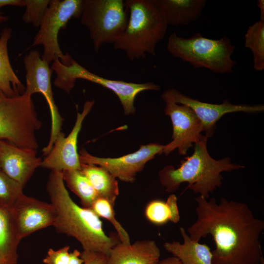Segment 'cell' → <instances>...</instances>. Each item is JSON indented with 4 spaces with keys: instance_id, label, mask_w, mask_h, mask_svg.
I'll return each mask as SVG.
<instances>
[{
    "instance_id": "7402d4cb",
    "label": "cell",
    "mask_w": 264,
    "mask_h": 264,
    "mask_svg": "<svg viewBox=\"0 0 264 264\" xmlns=\"http://www.w3.org/2000/svg\"><path fill=\"white\" fill-rule=\"evenodd\" d=\"M81 172L87 177L99 198L114 206L119 195L118 181L104 168L95 165L81 163Z\"/></svg>"
},
{
    "instance_id": "52a82bcc",
    "label": "cell",
    "mask_w": 264,
    "mask_h": 264,
    "mask_svg": "<svg viewBox=\"0 0 264 264\" xmlns=\"http://www.w3.org/2000/svg\"><path fill=\"white\" fill-rule=\"evenodd\" d=\"M51 68L56 74L54 85L66 92L73 88L77 79L88 80L111 90L118 97L127 115L135 112L134 101L138 94L145 90L160 89L158 85L152 82L139 84L104 78L90 72L72 58L67 64H63L56 59Z\"/></svg>"
},
{
    "instance_id": "2e32d148",
    "label": "cell",
    "mask_w": 264,
    "mask_h": 264,
    "mask_svg": "<svg viewBox=\"0 0 264 264\" xmlns=\"http://www.w3.org/2000/svg\"><path fill=\"white\" fill-rule=\"evenodd\" d=\"M37 153L0 140V171L24 187L42 162Z\"/></svg>"
},
{
    "instance_id": "277c9868",
    "label": "cell",
    "mask_w": 264,
    "mask_h": 264,
    "mask_svg": "<svg viewBox=\"0 0 264 264\" xmlns=\"http://www.w3.org/2000/svg\"><path fill=\"white\" fill-rule=\"evenodd\" d=\"M129 11L127 26L113 44L131 61L155 56L156 45L165 37L168 25L154 0H125Z\"/></svg>"
},
{
    "instance_id": "83f0119b",
    "label": "cell",
    "mask_w": 264,
    "mask_h": 264,
    "mask_svg": "<svg viewBox=\"0 0 264 264\" xmlns=\"http://www.w3.org/2000/svg\"><path fill=\"white\" fill-rule=\"evenodd\" d=\"M24 1L26 9L22 16L23 21L35 27H40L50 0H24Z\"/></svg>"
},
{
    "instance_id": "30bf717a",
    "label": "cell",
    "mask_w": 264,
    "mask_h": 264,
    "mask_svg": "<svg viewBox=\"0 0 264 264\" xmlns=\"http://www.w3.org/2000/svg\"><path fill=\"white\" fill-rule=\"evenodd\" d=\"M26 70V86L24 93L31 97L33 94L40 93L44 97L51 114V128L49 142L43 148L44 155L46 156L51 150L55 140L61 132L63 119L59 113L51 88V76L52 70L49 64L42 60L39 51H30L23 58Z\"/></svg>"
},
{
    "instance_id": "f1b7e54d",
    "label": "cell",
    "mask_w": 264,
    "mask_h": 264,
    "mask_svg": "<svg viewBox=\"0 0 264 264\" xmlns=\"http://www.w3.org/2000/svg\"><path fill=\"white\" fill-rule=\"evenodd\" d=\"M70 247L66 246L57 250L50 248L43 262L45 264H68Z\"/></svg>"
},
{
    "instance_id": "7c38bea8",
    "label": "cell",
    "mask_w": 264,
    "mask_h": 264,
    "mask_svg": "<svg viewBox=\"0 0 264 264\" xmlns=\"http://www.w3.org/2000/svg\"><path fill=\"white\" fill-rule=\"evenodd\" d=\"M164 146L156 143L141 145L137 151L117 158L96 157L84 149L79 154L81 163L100 166L115 178L132 183L137 173L141 172L146 163L157 154H161Z\"/></svg>"
},
{
    "instance_id": "d4e9b609",
    "label": "cell",
    "mask_w": 264,
    "mask_h": 264,
    "mask_svg": "<svg viewBox=\"0 0 264 264\" xmlns=\"http://www.w3.org/2000/svg\"><path fill=\"white\" fill-rule=\"evenodd\" d=\"M244 46L251 51L253 68L257 71L264 69V21H259L250 25L244 35Z\"/></svg>"
},
{
    "instance_id": "4316f807",
    "label": "cell",
    "mask_w": 264,
    "mask_h": 264,
    "mask_svg": "<svg viewBox=\"0 0 264 264\" xmlns=\"http://www.w3.org/2000/svg\"><path fill=\"white\" fill-rule=\"evenodd\" d=\"M113 206L107 200L99 198L93 202L91 209L99 217L105 218L110 222L116 230L121 242L130 244L129 234L115 218Z\"/></svg>"
},
{
    "instance_id": "e575fe53",
    "label": "cell",
    "mask_w": 264,
    "mask_h": 264,
    "mask_svg": "<svg viewBox=\"0 0 264 264\" xmlns=\"http://www.w3.org/2000/svg\"><path fill=\"white\" fill-rule=\"evenodd\" d=\"M7 20L8 17L7 16H4L2 13L0 12V23L5 22Z\"/></svg>"
},
{
    "instance_id": "484cf974",
    "label": "cell",
    "mask_w": 264,
    "mask_h": 264,
    "mask_svg": "<svg viewBox=\"0 0 264 264\" xmlns=\"http://www.w3.org/2000/svg\"><path fill=\"white\" fill-rule=\"evenodd\" d=\"M23 187L0 171V207L12 212L23 194Z\"/></svg>"
},
{
    "instance_id": "8992f818",
    "label": "cell",
    "mask_w": 264,
    "mask_h": 264,
    "mask_svg": "<svg viewBox=\"0 0 264 264\" xmlns=\"http://www.w3.org/2000/svg\"><path fill=\"white\" fill-rule=\"evenodd\" d=\"M31 97H8L0 90V140L37 150L36 132L42 127Z\"/></svg>"
},
{
    "instance_id": "cb8c5ba5",
    "label": "cell",
    "mask_w": 264,
    "mask_h": 264,
    "mask_svg": "<svg viewBox=\"0 0 264 264\" xmlns=\"http://www.w3.org/2000/svg\"><path fill=\"white\" fill-rule=\"evenodd\" d=\"M64 182L80 199L83 207L91 208L99 197L87 177L80 170L62 172Z\"/></svg>"
},
{
    "instance_id": "d6a6232c",
    "label": "cell",
    "mask_w": 264,
    "mask_h": 264,
    "mask_svg": "<svg viewBox=\"0 0 264 264\" xmlns=\"http://www.w3.org/2000/svg\"><path fill=\"white\" fill-rule=\"evenodd\" d=\"M159 264H182L180 260L174 256L168 257L160 261Z\"/></svg>"
},
{
    "instance_id": "ba28073f",
    "label": "cell",
    "mask_w": 264,
    "mask_h": 264,
    "mask_svg": "<svg viewBox=\"0 0 264 264\" xmlns=\"http://www.w3.org/2000/svg\"><path fill=\"white\" fill-rule=\"evenodd\" d=\"M129 17L123 0H84L80 21L89 31L97 52L104 44H113L120 37Z\"/></svg>"
},
{
    "instance_id": "4dcf8cb0",
    "label": "cell",
    "mask_w": 264,
    "mask_h": 264,
    "mask_svg": "<svg viewBox=\"0 0 264 264\" xmlns=\"http://www.w3.org/2000/svg\"><path fill=\"white\" fill-rule=\"evenodd\" d=\"M80 254L81 252L77 249H75L72 252L70 253L68 264H82L84 263L83 260L80 257Z\"/></svg>"
},
{
    "instance_id": "e0dca14e",
    "label": "cell",
    "mask_w": 264,
    "mask_h": 264,
    "mask_svg": "<svg viewBox=\"0 0 264 264\" xmlns=\"http://www.w3.org/2000/svg\"><path fill=\"white\" fill-rule=\"evenodd\" d=\"M160 257L154 241H137L128 245L119 242L111 249L106 264H159Z\"/></svg>"
},
{
    "instance_id": "1f68e13d",
    "label": "cell",
    "mask_w": 264,
    "mask_h": 264,
    "mask_svg": "<svg viewBox=\"0 0 264 264\" xmlns=\"http://www.w3.org/2000/svg\"><path fill=\"white\" fill-rule=\"evenodd\" d=\"M7 5L23 7L25 6V3L24 0H0V10L1 7Z\"/></svg>"
},
{
    "instance_id": "9a60e30c",
    "label": "cell",
    "mask_w": 264,
    "mask_h": 264,
    "mask_svg": "<svg viewBox=\"0 0 264 264\" xmlns=\"http://www.w3.org/2000/svg\"><path fill=\"white\" fill-rule=\"evenodd\" d=\"M21 240L35 231L53 226L56 218L53 205L24 194L12 211Z\"/></svg>"
},
{
    "instance_id": "836d02e7",
    "label": "cell",
    "mask_w": 264,
    "mask_h": 264,
    "mask_svg": "<svg viewBox=\"0 0 264 264\" xmlns=\"http://www.w3.org/2000/svg\"><path fill=\"white\" fill-rule=\"evenodd\" d=\"M257 6L260 9V20L264 21V0H258L257 1Z\"/></svg>"
},
{
    "instance_id": "6da1fadb",
    "label": "cell",
    "mask_w": 264,
    "mask_h": 264,
    "mask_svg": "<svg viewBox=\"0 0 264 264\" xmlns=\"http://www.w3.org/2000/svg\"><path fill=\"white\" fill-rule=\"evenodd\" d=\"M195 200L197 219L187 233L197 242L212 236L216 245L212 264H263L260 237L264 221L246 204L225 198L218 202L201 196Z\"/></svg>"
},
{
    "instance_id": "5b68a950",
    "label": "cell",
    "mask_w": 264,
    "mask_h": 264,
    "mask_svg": "<svg viewBox=\"0 0 264 264\" xmlns=\"http://www.w3.org/2000/svg\"><path fill=\"white\" fill-rule=\"evenodd\" d=\"M235 46L227 36L218 40L197 33L191 37L178 36L176 32L168 39L167 49L173 56L196 68H206L215 73H231L236 64L231 58Z\"/></svg>"
},
{
    "instance_id": "3957f363",
    "label": "cell",
    "mask_w": 264,
    "mask_h": 264,
    "mask_svg": "<svg viewBox=\"0 0 264 264\" xmlns=\"http://www.w3.org/2000/svg\"><path fill=\"white\" fill-rule=\"evenodd\" d=\"M208 138L203 135L195 143L193 154L182 160L178 168L168 165L159 171L160 181L166 192H174L181 183L186 182L187 188L208 199L209 194L222 185V172L244 168L233 163L228 157L218 160L211 157L207 148Z\"/></svg>"
},
{
    "instance_id": "8fae6325",
    "label": "cell",
    "mask_w": 264,
    "mask_h": 264,
    "mask_svg": "<svg viewBox=\"0 0 264 264\" xmlns=\"http://www.w3.org/2000/svg\"><path fill=\"white\" fill-rule=\"evenodd\" d=\"M161 98L165 102V113L170 117L173 129L172 140L164 146L161 154L168 155L177 149L180 155H186L193 144L202 137V124L189 107L176 103L167 97Z\"/></svg>"
},
{
    "instance_id": "603a6c76",
    "label": "cell",
    "mask_w": 264,
    "mask_h": 264,
    "mask_svg": "<svg viewBox=\"0 0 264 264\" xmlns=\"http://www.w3.org/2000/svg\"><path fill=\"white\" fill-rule=\"evenodd\" d=\"M177 197L174 194L169 196L166 201L154 199L146 206L145 214L147 220L156 225H163L169 221L176 223L180 220L177 203Z\"/></svg>"
},
{
    "instance_id": "ac0fdd59",
    "label": "cell",
    "mask_w": 264,
    "mask_h": 264,
    "mask_svg": "<svg viewBox=\"0 0 264 264\" xmlns=\"http://www.w3.org/2000/svg\"><path fill=\"white\" fill-rule=\"evenodd\" d=\"M168 25H186L198 20L206 0H154Z\"/></svg>"
},
{
    "instance_id": "7a4b0ae2",
    "label": "cell",
    "mask_w": 264,
    "mask_h": 264,
    "mask_svg": "<svg viewBox=\"0 0 264 264\" xmlns=\"http://www.w3.org/2000/svg\"><path fill=\"white\" fill-rule=\"evenodd\" d=\"M46 190L56 210L53 225L56 231L75 238L84 250L108 256L112 248L120 242L117 234L107 235L102 221L93 210L80 207L72 200L65 187L62 172L51 171Z\"/></svg>"
},
{
    "instance_id": "ffe728a7",
    "label": "cell",
    "mask_w": 264,
    "mask_h": 264,
    "mask_svg": "<svg viewBox=\"0 0 264 264\" xmlns=\"http://www.w3.org/2000/svg\"><path fill=\"white\" fill-rule=\"evenodd\" d=\"M12 30L4 27L0 33V90L8 97L22 94L25 87L15 73L9 59L7 44Z\"/></svg>"
},
{
    "instance_id": "9c48e42d",
    "label": "cell",
    "mask_w": 264,
    "mask_h": 264,
    "mask_svg": "<svg viewBox=\"0 0 264 264\" xmlns=\"http://www.w3.org/2000/svg\"><path fill=\"white\" fill-rule=\"evenodd\" d=\"M84 3V0H50L31 45L44 46L42 60L48 64L56 59L63 64L69 62L72 57L67 53H63L58 43V35L61 29L66 28L71 18H80Z\"/></svg>"
},
{
    "instance_id": "f546056e",
    "label": "cell",
    "mask_w": 264,
    "mask_h": 264,
    "mask_svg": "<svg viewBox=\"0 0 264 264\" xmlns=\"http://www.w3.org/2000/svg\"><path fill=\"white\" fill-rule=\"evenodd\" d=\"M84 264H106L108 256L100 253L83 250L80 254Z\"/></svg>"
},
{
    "instance_id": "4fadbf2b",
    "label": "cell",
    "mask_w": 264,
    "mask_h": 264,
    "mask_svg": "<svg viewBox=\"0 0 264 264\" xmlns=\"http://www.w3.org/2000/svg\"><path fill=\"white\" fill-rule=\"evenodd\" d=\"M161 97L170 98L176 103L186 105L193 110L200 120L205 135L208 138L214 135L217 121L226 114L235 112L255 113L264 110V105L233 104L227 99L220 104L205 103L191 98L174 88L166 90Z\"/></svg>"
},
{
    "instance_id": "5bb4252c",
    "label": "cell",
    "mask_w": 264,
    "mask_h": 264,
    "mask_svg": "<svg viewBox=\"0 0 264 264\" xmlns=\"http://www.w3.org/2000/svg\"><path fill=\"white\" fill-rule=\"evenodd\" d=\"M94 104V100L85 102L82 113L77 112L75 125L70 133L66 137L62 132L59 133L50 152L42 160L41 167L59 172L81 170L77 152L78 136L83 122Z\"/></svg>"
},
{
    "instance_id": "d6986e66",
    "label": "cell",
    "mask_w": 264,
    "mask_h": 264,
    "mask_svg": "<svg viewBox=\"0 0 264 264\" xmlns=\"http://www.w3.org/2000/svg\"><path fill=\"white\" fill-rule=\"evenodd\" d=\"M183 243L166 242V251L178 259L182 264H212L213 255L209 246L192 240L185 229L179 228Z\"/></svg>"
},
{
    "instance_id": "44dd1931",
    "label": "cell",
    "mask_w": 264,
    "mask_h": 264,
    "mask_svg": "<svg viewBox=\"0 0 264 264\" xmlns=\"http://www.w3.org/2000/svg\"><path fill=\"white\" fill-rule=\"evenodd\" d=\"M20 239L11 211L0 207V261L17 264Z\"/></svg>"
},
{
    "instance_id": "d590c367",
    "label": "cell",
    "mask_w": 264,
    "mask_h": 264,
    "mask_svg": "<svg viewBox=\"0 0 264 264\" xmlns=\"http://www.w3.org/2000/svg\"><path fill=\"white\" fill-rule=\"evenodd\" d=\"M0 264H2V263L0 261Z\"/></svg>"
}]
</instances>
